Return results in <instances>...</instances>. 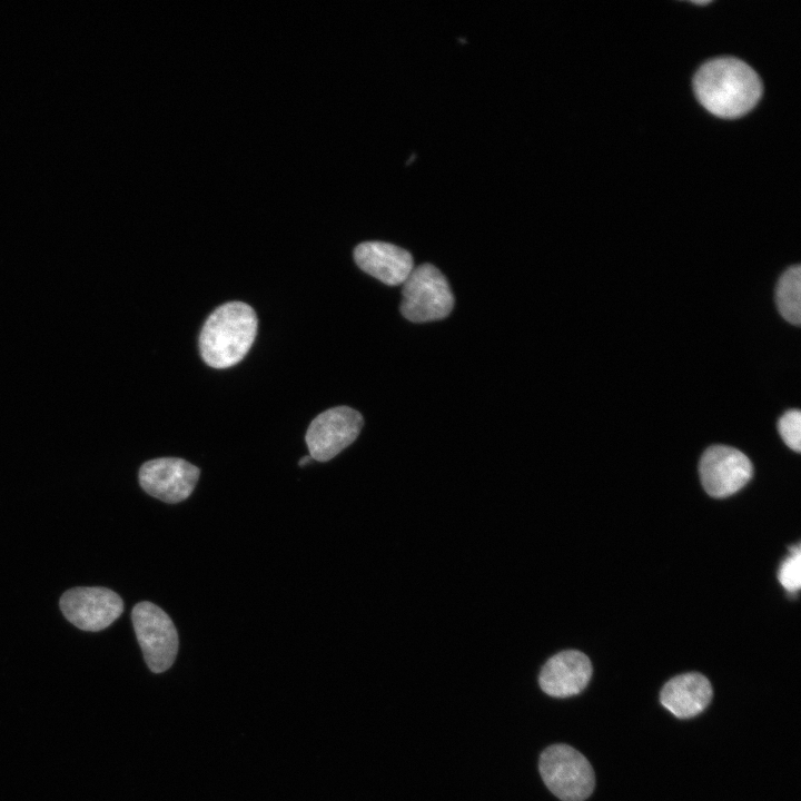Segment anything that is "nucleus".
<instances>
[{"mask_svg":"<svg viewBox=\"0 0 801 801\" xmlns=\"http://www.w3.org/2000/svg\"><path fill=\"white\" fill-rule=\"evenodd\" d=\"M538 771L547 789L562 801H584L594 790V771L574 748L558 743L546 748Z\"/></svg>","mask_w":801,"mask_h":801,"instance_id":"nucleus-3","label":"nucleus"},{"mask_svg":"<svg viewBox=\"0 0 801 801\" xmlns=\"http://www.w3.org/2000/svg\"><path fill=\"white\" fill-rule=\"evenodd\" d=\"M199 475V468L182 458L160 457L144 463L138 477L149 495L175 504L190 496Z\"/></svg>","mask_w":801,"mask_h":801,"instance_id":"nucleus-9","label":"nucleus"},{"mask_svg":"<svg viewBox=\"0 0 801 801\" xmlns=\"http://www.w3.org/2000/svg\"><path fill=\"white\" fill-rule=\"evenodd\" d=\"M713 690L702 674L690 672L669 680L661 690L662 705L679 719H690L701 713L711 702Z\"/></svg>","mask_w":801,"mask_h":801,"instance_id":"nucleus-12","label":"nucleus"},{"mask_svg":"<svg viewBox=\"0 0 801 801\" xmlns=\"http://www.w3.org/2000/svg\"><path fill=\"white\" fill-rule=\"evenodd\" d=\"M751 461L741 451L713 445L705 449L699 463L703 488L713 497H726L741 490L751 478Z\"/></svg>","mask_w":801,"mask_h":801,"instance_id":"nucleus-8","label":"nucleus"},{"mask_svg":"<svg viewBox=\"0 0 801 801\" xmlns=\"http://www.w3.org/2000/svg\"><path fill=\"white\" fill-rule=\"evenodd\" d=\"M778 577L782 586L790 593L801 586V551L800 545L790 547V555L781 563Z\"/></svg>","mask_w":801,"mask_h":801,"instance_id":"nucleus-14","label":"nucleus"},{"mask_svg":"<svg viewBox=\"0 0 801 801\" xmlns=\"http://www.w3.org/2000/svg\"><path fill=\"white\" fill-rule=\"evenodd\" d=\"M144 659L154 673L168 670L177 655L178 633L169 615L151 602L137 603L131 613Z\"/></svg>","mask_w":801,"mask_h":801,"instance_id":"nucleus-5","label":"nucleus"},{"mask_svg":"<svg viewBox=\"0 0 801 801\" xmlns=\"http://www.w3.org/2000/svg\"><path fill=\"white\" fill-rule=\"evenodd\" d=\"M693 85L702 106L722 118L743 116L756 105L762 93L756 72L733 57L715 58L702 65Z\"/></svg>","mask_w":801,"mask_h":801,"instance_id":"nucleus-1","label":"nucleus"},{"mask_svg":"<svg viewBox=\"0 0 801 801\" xmlns=\"http://www.w3.org/2000/svg\"><path fill=\"white\" fill-rule=\"evenodd\" d=\"M65 617L82 631L98 632L113 623L123 611L121 597L100 586L73 587L60 597Z\"/></svg>","mask_w":801,"mask_h":801,"instance_id":"nucleus-7","label":"nucleus"},{"mask_svg":"<svg viewBox=\"0 0 801 801\" xmlns=\"http://www.w3.org/2000/svg\"><path fill=\"white\" fill-rule=\"evenodd\" d=\"M363 424L360 413L347 406L320 413L305 436L310 457L319 462L332 459L357 438Z\"/></svg>","mask_w":801,"mask_h":801,"instance_id":"nucleus-6","label":"nucleus"},{"mask_svg":"<svg viewBox=\"0 0 801 801\" xmlns=\"http://www.w3.org/2000/svg\"><path fill=\"white\" fill-rule=\"evenodd\" d=\"M693 3L704 6V4L710 3V1H693Z\"/></svg>","mask_w":801,"mask_h":801,"instance_id":"nucleus-17","label":"nucleus"},{"mask_svg":"<svg viewBox=\"0 0 801 801\" xmlns=\"http://www.w3.org/2000/svg\"><path fill=\"white\" fill-rule=\"evenodd\" d=\"M255 310L241 301L217 307L206 319L199 336L204 362L214 368L239 363L251 347L257 334Z\"/></svg>","mask_w":801,"mask_h":801,"instance_id":"nucleus-2","label":"nucleus"},{"mask_svg":"<svg viewBox=\"0 0 801 801\" xmlns=\"http://www.w3.org/2000/svg\"><path fill=\"white\" fill-rule=\"evenodd\" d=\"M775 303L780 315L789 323L799 325L801 320V267L788 268L779 278L775 288Z\"/></svg>","mask_w":801,"mask_h":801,"instance_id":"nucleus-13","label":"nucleus"},{"mask_svg":"<svg viewBox=\"0 0 801 801\" xmlns=\"http://www.w3.org/2000/svg\"><path fill=\"white\" fill-rule=\"evenodd\" d=\"M400 312L414 323L445 318L454 306V296L445 276L433 265L413 268L403 283Z\"/></svg>","mask_w":801,"mask_h":801,"instance_id":"nucleus-4","label":"nucleus"},{"mask_svg":"<svg viewBox=\"0 0 801 801\" xmlns=\"http://www.w3.org/2000/svg\"><path fill=\"white\" fill-rule=\"evenodd\" d=\"M312 459H313V458L310 457V455L303 456V457L299 459V466H305V465H307L308 463H310Z\"/></svg>","mask_w":801,"mask_h":801,"instance_id":"nucleus-16","label":"nucleus"},{"mask_svg":"<svg viewBox=\"0 0 801 801\" xmlns=\"http://www.w3.org/2000/svg\"><path fill=\"white\" fill-rule=\"evenodd\" d=\"M592 676V663L582 652L566 650L556 653L543 665L538 684L553 698H568L582 692Z\"/></svg>","mask_w":801,"mask_h":801,"instance_id":"nucleus-10","label":"nucleus"},{"mask_svg":"<svg viewBox=\"0 0 801 801\" xmlns=\"http://www.w3.org/2000/svg\"><path fill=\"white\" fill-rule=\"evenodd\" d=\"M778 431L783 442L793 451H801V413L799 409L785 412L778 422Z\"/></svg>","mask_w":801,"mask_h":801,"instance_id":"nucleus-15","label":"nucleus"},{"mask_svg":"<svg viewBox=\"0 0 801 801\" xmlns=\"http://www.w3.org/2000/svg\"><path fill=\"white\" fill-rule=\"evenodd\" d=\"M358 267L389 286L403 284L414 268L412 255L385 241H365L354 249Z\"/></svg>","mask_w":801,"mask_h":801,"instance_id":"nucleus-11","label":"nucleus"}]
</instances>
